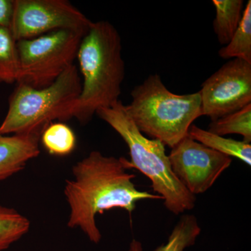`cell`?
Wrapping results in <instances>:
<instances>
[{"instance_id": "obj_16", "label": "cell", "mask_w": 251, "mask_h": 251, "mask_svg": "<svg viewBox=\"0 0 251 251\" xmlns=\"http://www.w3.org/2000/svg\"><path fill=\"white\" fill-rule=\"evenodd\" d=\"M30 228V221L13 208L0 205V251L9 249Z\"/></svg>"}, {"instance_id": "obj_5", "label": "cell", "mask_w": 251, "mask_h": 251, "mask_svg": "<svg viewBox=\"0 0 251 251\" xmlns=\"http://www.w3.org/2000/svg\"><path fill=\"white\" fill-rule=\"evenodd\" d=\"M81 88L82 82L75 64L49 87L36 89L17 83L10 96L9 109L0 125V133L41 138L51 124L74 118Z\"/></svg>"}, {"instance_id": "obj_14", "label": "cell", "mask_w": 251, "mask_h": 251, "mask_svg": "<svg viewBox=\"0 0 251 251\" xmlns=\"http://www.w3.org/2000/svg\"><path fill=\"white\" fill-rule=\"evenodd\" d=\"M224 59H240L251 64V1L244 7L239 27L227 45L219 50Z\"/></svg>"}, {"instance_id": "obj_4", "label": "cell", "mask_w": 251, "mask_h": 251, "mask_svg": "<svg viewBox=\"0 0 251 251\" xmlns=\"http://www.w3.org/2000/svg\"><path fill=\"white\" fill-rule=\"evenodd\" d=\"M130 96L125 110L138 130L171 148L187 136L193 122L202 116L199 92L173 93L158 74L135 86Z\"/></svg>"}, {"instance_id": "obj_10", "label": "cell", "mask_w": 251, "mask_h": 251, "mask_svg": "<svg viewBox=\"0 0 251 251\" xmlns=\"http://www.w3.org/2000/svg\"><path fill=\"white\" fill-rule=\"evenodd\" d=\"M39 141L36 135L0 133V181L23 171L28 162L39 156Z\"/></svg>"}, {"instance_id": "obj_6", "label": "cell", "mask_w": 251, "mask_h": 251, "mask_svg": "<svg viewBox=\"0 0 251 251\" xmlns=\"http://www.w3.org/2000/svg\"><path fill=\"white\" fill-rule=\"evenodd\" d=\"M85 33L62 29L17 41L20 74L17 83L49 87L72 65Z\"/></svg>"}, {"instance_id": "obj_17", "label": "cell", "mask_w": 251, "mask_h": 251, "mask_svg": "<svg viewBox=\"0 0 251 251\" xmlns=\"http://www.w3.org/2000/svg\"><path fill=\"white\" fill-rule=\"evenodd\" d=\"M211 133L224 136L229 134L240 135L243 141L251 142V104L218 120L211 121L209 130Z\"/></svg>"}, {"instance_id": "obj_9", "label": "cell", "mask_w": 251, "mask_h": 251, "mask_svg": "<svg viewBox=\"0 0 251 251\" xmlns=\"http://www.w3.org/2000/svg\"><path fill=\"white\" fill-rule=\"evenodd\" d=\"M171 168L184 187L193 195L202 194L230 166L231 157L185 137L171 148Z\"/></svg>"}, {"instance_id": "obj_7", "label": "cell", "mask_w": 251, "mask_h": 251, "mask_svg": "<svg viewBox=\"0 0 251 251\" xmlns=\"http://www.w3.org/2000/svg\"><path fill=\"white\" fill-rule=\"evenodd\" d=\"M92 23L67 0H14L9 28L18 41L62 29L86 33Z\"/></svg>"}, {"instance_id": "obj_3", "label": "cell", "mask_w": 251, "mask_h": 251, "mask_svg": "<svg viewBox=\"0 0 251 251\" xmlns=\"http://www.w3.org/2000/svg\"><path fill=\"white\" fill-rule=\"evenodd\" d=\"M96 115L110 125L128 146L130 160L122 158L126 169L134 168L149 178L168 211L179 215L195 207L196 196L173 173L165 145L158 140L147 138L138 130L121 100L110 108L99 109Z\"/></svg>"}, {"instance_id": "obj_13", "label": "cell", "mask_w": 251, "mask_h": 251, "mask_svg": "<svg viewBox=\"0 0 251 251\" xmlns=\"http://www.w3.org/2000/svg\"><path fill=\"white\" fill-rule=\"evenodd\" d=\"M216 16L213 22L214 31L221 45L229 44L239 27L244 14L243 0H213Z\"/></svg>"}, {"instance_id": "obj_2", "label": "cell", "mask_w": 251, "mask_h": 251, "mask_svg": "<svg viewBox=\"0 0 251 251\" xmlns=\"http://www.w3.org/2000/svg\"><path fill=\"white\" fill-rule=\"evenodd\" d=\"M77 59L82 82L74 118L85 125L99 109L120 100L125 64L122 38L115 26L107 21L93 22L82 38Z\"/></svg>"}, {"instance_id": "obj_12", "label": "cell", "mask_w": 251, "mask_h": 251, "mask_svg": "<svg viewBox=\"0 0 251 251\" xmlns=\"http://www.w3.org/2000/svg\"><path fill=\"white\" fill-rule=\"evenodd\" d=\"M201 232L197 218L193 214H184L172 231L168 242L162 244L154 251H184L194 245ZM128 251H143V245L139 241L133 239Z\"/></svg>"}, {"instance_id": "obj_19", "label": "cell", "mask_w": 251, "mask_h": 251, "mask_svg": "<svg viewBox=\"0 0 251 251\" xmlns=\"http://www.w3.org/2000/svg\"><path fill=\"white\" fill-rule=\"evenodd\" d=\"M14 7V0H0V27H10Z\"/></svg>"}, {"instance_id": "obj_18", "label": "cell", "mask_w": 251, "mask_h": 251, "mask_svg": "<svg viewBox=\"0 0 251 251\" xmlns=\"http://www.w3.org/2000/svg\"><path fill=\"white\" fill-rule=\"evenodd\" d=\"M40 140L50 154L67 156L75 150L76 137L64 122H54L43 132Z\"/></svg>"}, {"instance_id": "obj_15", "label": "cell", "mask_w": 251, "mask_h": 251, "mask_svg": "<svg viewBox=\"0 0 251 251\" xmlns=\"http://www.w3.org/2000/svg\"><path fill=\"white\" fill-rule=\"evenodd\" d=\"M19 74L17 41L9 27H0V82L17 83Z\"/></svg>"}, {"instance_id": "obj_8", "label": "cell", "mask_w": 251, "mask_h": 251, "mask_svg": "<svg viewBox=\"0 0 251 251\" xmlns=\"http://www.w3.org/2000/svg\"><path fill=\"white\" fill-rule=\"evenodd\" d=\"M201 113L211 121L251 104V64L232 59L202 85Z\"/></svg>"}, {"instance_id": "obj_11", "label": "cell", "mask_w": 251, "mask_h": 251, "mask_svg": "<svg viewBox=\"0 0 251 251\" xmlns=\"http://www.w3.org/2000/svg\"><path fill=\"white\" fill-rule=\"evenodd\" d=\"M188 136L202 144L204 146L215 150L229 157H234L240 160L248 166L251 165V145L244 141H239L232 138L211 133L208 130L199 128L192 125L188 130Z\"/></svg>"}, {"instance_id": "obj_1", "label": "cell", "mask_w": 251, "mask_h": 251, "mask_svg": "<svg viewBox=\"0 0 251 251\" xmlns=\"http://www.w3.org/2000/svg\"><path fill=\"white\" fill-rule=\"evenodd\" d=\"M122 158L92 151L72 168L74 178L66 181L64 193L70 207L68 227L80 228L91 242L99 244L102 236L96 216L113 208L131 214L143 200H163L156 193L139 191L127 172Z\"/></svg>"}]
</instances>
